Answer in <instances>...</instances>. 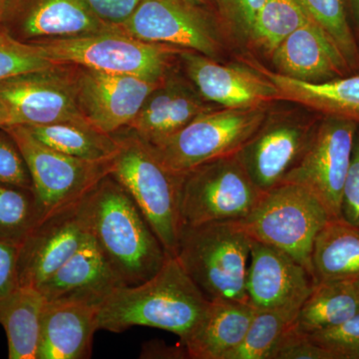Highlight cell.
<instances>
[{"mask_svg":"<svg viewBox=\"0 0 359 359\" xmlns=\"http://www.w3.org/2000/svg\"><path fill=\"white\" fill-rule=\"evenodd\" d=\"M209 299L176 257L146 282L118 287L104 299L98 330L125 332L133 327L159 328L185 342L204 316Z\"/></svg>","mask_w":359,"mask_h":359,"instance_id":"1","label":"cell"},{"mask_svg":"<svg viewBox=\"0 0 359 359\" xmlns=\"http://www.w3.org/2000/svg\"><path fill=\"white\" fill-rule=\"evenodd\" d=\"M82 203L92 238L125 285H139L160 271L170 256L112 176L104 177Z\"/></svg>","mask_w":359,"mask_h":359,"instance_id":"2","label":"cell"},{"mask_svg":"<svg viewBox=\"0 0 359 359\" xmlns=\"http://www.w3.org/2000/svg\"><path fill=\"white\" fill-rule=\"evenodd\" d=\"M118 140L119 150L111 162L109 175L131 196L168 256L176 257L183 231L184 174L168 168L152 146L134 132Z\"/></svg>","mask_w":359,"mask_h":359,"instance_id":"3","label":"cell"},{"mask_svg":"<svg viewBox=\"0 0 359 359\" xmlns=\"http://www.w3.org/2000/svg\"><path fill=\"white\" fill-rule=\"evenodd\" d=\"M252 238L240 221L184 226L176 257L209 301L249 302Z\"/></svg>","mask_w":359,"mask_h":359,"instance_id":"4","label":"cell"},{"mask_svg":"<svg viewBox=\"0 0 359 359\" xmlns=\"http://www.w3.org/2000/svg\"><path fill=\"white\" fill-rule=\"evenodd\" d=\"M330 219L313 194L282 183L264 192L254 210L238 221L252 240L283 250L314 276V241Z\"/></svg>","mask_w":359,"mask_h":359,"instance_id":"5","label":"cell"},{"mask_svg":"<svg viewBox=\"0 0 359 359\" xmlns=\"http://www.w3.org/2000/svg\"><path fill=\"white\" fill-rule=\"evenodd\" d=\"M56 65L163 80L172 57L180 48L143 41L117 27L82 36L36 43Z\"/></svg>","mask_w":359,"mask_h":359,"instance_id":"6","label":"cell"},{"mask_svg":"<svg viewBox=\"0 0 359 359\" xmlns=\"http://www.w3.org/2000/svg\"><path fill=\"white\" fill-rule=\"evenodd\" d=\"M266 119L264 107L211 108L169 138L150 145L172 171L186 174L205 163L237 154Z\"/></svg>","mask_w":359,"mask_h":359,"instance_id":"7","label":"cell"},{"mask_svg":"<svg viewBox=\"0 0 359 359\" xmlns=\"http://www.w3.org/2000/svg\"><path fill=\"white\" fill-rule=\"evenodd\" d=\"M264 194L250 179L237 155L205 163L184 174L181 190L183 228L244 219Z\"/></svg>","mask_w":359,"mask_h":359,"instance_id":"8","label":"cell"},{"mask_svg":"<svg viewBox=\"0 0 359 359\" xmlns=\"http://www.w3.org/2000/svg\"><path fill=\"white\" fill-rule=\"evenodd\" d=\"M25 158L42 219L83 199L111 171V162L77 159L49 147L23 125L4 127Z\"/></svg>","mask_w":359,"mask_h":359,"instance_id":"9","label":"cell"},{"mask_svg":"<svg viewBox=\"0 0 359 359\" xmlns=\"http://www.w3.org/2000/svg\"><path fill=\"white\" fill-rule=\"evenodd\" d=\"M358 127L351 120L323 116L314 125L301 159L283 181L313 194L332 219L340 218L342 190Z\"/></svg>","mask_w":359,"mask_h":359,"instance_id":"10","label":"cell"},{"mask_svg":"<svg viewBox=\"0 0 359 359\" xmlns=\"http://www.w3.org/2000/svg\"><path fill=\"white\" fill-rule=\"evenodd\" d=\"M0 97L8 106L13 125L91 124L78 101L74 73L61 65L4 80Z\"/></svg>","mask_w":359,"mask_h":359,"instance_id":"11","label":"cell"},{"mask_svg":"<svg viewBox=\"0 0 359 359\" xmlns=\"http://www.w3.org/2000/svg\"><path fill=\"white\" fill-rule=\"evenodd\" d=\"M197 6L189 0H140L128 20L117 28L143 41L214 58L219 49L218 36Z\"/></svg>","mask_w":359,"mask_h":359,"instance_id":"12","label":"cell"},{"mask_svg":"<svg viewBox=\"0 0 359 359\" xmlns=\"http://www.w3.org/2000/svg\"><path fill=\"white\" fill-rule=\"evenodd\" d=\"M82 199L40 221L20 245V287H40L88 240Z\"/></svg>","mask_w":359,"mask_h":359,"instance_id":"13","label":"cell"},{"mask_svg":"<svg viewBox=\"0 0 359 359\" xmlns=\"http://www.w3.org/2000/svg\"><path fill=\"white\" fill-rule=\"evenodd\" d=\"M110 26L86 0H6L1 30L23 43L105 32Z\"/></svg>","mask_w":359,"mask_h":359,"instance_id":"14","label":"cell"},{"mask_svg":"<svg viewBox=\"0 0 359 359\" xmlns=\"http://www.w3.org/2000/svg\"><path fill=\"white\" fill-rule=\"evenodd\" d=\"M79 68L74 80L82 112L95 128L111 135L128 127L148 97L163 83V80Z\"/></svg>","mask_w":359,"mask_h":359,"instance_id":"15","label":"cell"},{"mask_svg":"<svg viewBox=\"0 0 359 359\" xmlns=\"http://www.w3.org/2000/svg\"><path fill=\"white\" fill-rule=\"evenodd\" d=\"M316 123L266 119L237 153L250 179L263 192L283 183L306 151Z\"/></svg>","mask_w":359,"mask_h":359,"instance_id":"16","label":"cell"},{"mask_svg":"<svg viewBox=\"0 0 359 359\" xmlns=\"http://www.w3.org/2000/svg\"><path fill=\"white\" fill-rule=\"evenodd\" d=\"M316 283L294 257L252 240L245 290L255 309H299Z\"/></svg>","mask_w":359,"mask_h":359,"instance_id":"17","label":"cell"},{"mask_svg":"<svg viewBox=\"0 0 359 359\" xmlns=\"http://www.w3.org/2000/svg\"><path fill=\"white\" fill-rule=\"evenodd\" d=\"M182 57L189 77L201 96L210 102L224 108L247 109L280 100L276 85L257 70L219 65L209 56L187 50Z\"/></svg>","mask_w":359,"mask_h":359,"instance_id":"18","label":"cell"},{"mask_svg":"<svg viewBox=\"0 0 359 359\" xmlns=\"http://www.w3.org/2000/svg\"><path fill=\"white\" fill-rule=\"evenodd\" d=\"M276 72L309 83L353 74L346 59L323 29L309 20L271 52Z\"/></svg>","mask_w":359,"mask_h":359,"instance_id":"19","label":"cell"},{"mask_svg":"<svg viewBox=\"0 0 359 359\" xmlns=\"http://www.w3.org/2000/svg\"><path fill=\"white\" fill-rule=\"evenodd\" d=\"M100 306L81 299L45 302L37 359L89 358Z\"/></svg>","mask_w":359,"mask_h":359,"instance_id":"20","label":"cell"},{"mask_svg":"<svg viewBox=\"0 0 359 359\" xmlns=\"http://www.w3.org/2000/svg\"><path fill=\"white\" fill-rule=\"evenodd\" d=\"M124 282L90 236L79 250L39 287L46 301L81 299L102 304Z\"/></svg>","mask_w":359,"mask_h":359,"instance_id":"21","label":"cell"},{"mask_svg":"<svg viewBox=\"0 0 359 359\" xmlns=\"http://www.w3.org/2000/svg\"><path fill=\"white\" fill-rule=\"evenodd\" d=\"M256 309L249 302L212 299L184 342L189 358L224 359L244 340Z\"/></svg>","mask_w":359,"mask_h":359,"instance_id":"22","label":"cell"},{"mask_svg":"<svg viewBox=\"0 0 359 359\" xmlns=\"http://www.w3.org/2000/svg\"><path fill=\"white\" fill-rule=\"evenodd\" d=\"M255 66V70L276 85L280 100L301 104L325 116L351 120L359 126V73L320 83H309L259 65Z\"/></svg>","mask_w":359,"mask_h":359,"instance_id":"23","label":"cell"},{"mask_svg":"<svg viewBox=\"0 0 359 359\" xmlns=\"http://www.w3.org/2000/svg\"><path fill=\"white\" fill-rule=\"evenodd\" d=\"M313 268L316 282L359 278V226L330 219L314 241Z\"/></svg>","mask_w":359,"mask_h":359,"instance_id":"24","label":"cell"},{"mask_svg":"<svg viewBox=\"0 0 359 359\" xmlns=\"http://www.w3.org/2000/svg\"><path fill=\"white\" fill-rule=\"evenodd\" d=\"M45 302L39 290L20 287L0 304L9 359H37Z\"/></svg>","mask_w":359,"mask_h":359,"instance_id":"25","label":"cell"},{"mask_svg":"<svg viewBox=\"0 0 359 359\" xmlns=\"http://www.w3.org/2000/svg\"><path fill=\"white\" fill-rule=\"evenodd\" d=\"M359 313L353 280H320L302 304L294 327L306 334L337 327Z\"/></svg>","mask_w":359,"mask_h":359,"instance_id":"26","label":"cell"},{"mask_svg":"<svg viewBox=\"0 0 359 359\" xmlns=\"http://www.w3.org/2000/svg\"><path fill=\"white\" fill-rule=\"evenodd\" d=\"M25 127L49 147L88 162H110L119 150L118 138L91 124L56 123Z\"/></svg>","mask_w":359,"mask_h":359,"instance_id":"27","label":"cell"},{"mask_svg":"<svg viewBox=\"0 0 359 359\" xmlns=\"http://www.w3.org/2000/svg\"><path fill=\"white\" fill-rule=\"evenodd\" d=\"M299 309H256L242 344L224 359H271Z\"/></svg>","mask_w":359,"mask_h":359,"instance_id":"28","label":"cell"},{"mask_svg":"<svg viewBox=\"0 0 359 359\" xmlns=\"http://www.w3.org/2000/svg\"><path fill=\"white\" fill-rule=\"evenodd\" d=\"M304 13L332 39L351 73L359 71L358 43L349 23L346 0H297Z\"/></svg>","mask_w":359,"mask_h":359,"instance_id":"29","label":"cell"},{"mask_svg":"<svg viewBox=\"0 0 359 359\" xmlns=\"http://www.w3.org/2000/svg\"><path fill=\"white\" fill-rule=\"evenodd\" d=\"M309 20L297 0H264L250 32L271 54L285 37Z\"/></svg>","mask_w":359,"mask_h":359,"instance_id":"30","label":"cell"},{"mask_svg":"<svg viewBox=\"0 0 359 359\" xmlns=\"http://www.w3.org/2000/svg\"><path fill=\"white\" fill-rule=\"evenodd\" d=\"M40 221L34 191L0 184V238L22 244Z\"/></svg>","mask_w":359,"mask_h":359,"instance_id":"31","label":"cell"},{"mask_svg":"<svg viewBox=\"0 0 359 359\" xmlns=\"http://www.w3.org/2000/svg\"><path fill=\"white\" fill-rule=\"evenodd\" d=\"M37 44L23 43L0 30V82L8 78L53 68Z\"/></svg>","mask_w":359,"mask_h":359,"instance_id":"32","label":"cell"},{"mask_svg":"<svg viewBox=\"0 0 359 359\" xmlns=\"http://www.w3.org/2000/svg\"><path fill=\"white\" fill-rule=\"evenodd\" d=\"M309 335L332 359H359V313L339 327Z\"/></svg>","mask_w":359,"mask_h":359,"instance_id":"33","label":"cell"},{"mask_svg":"<svg viewBox=\"0 0 359 359\" xmlns=\"http://www.w3.org/2000/svg\"><path fill=\"white\" fill-rule=\"evenodd\" d=\"M0 184L34 191L25 158L4 128H0Z\"/></svg>","mask_w":359,"mask_h":359,"instance_id":"34","label":"cell"},{"mask_svg":"<svg viewBox=\"0 0 359 359\" xmlns=\"http://www.w3.org/2000/svg\"><path fill=\"white\" fill-rule=\"evenodd\" d=\"M271 359H332V356L292 323L278 341Z\"/></svg>","mask_w":359,"mask_h":359,"instance_id":"35","label":"cell"},{"mask_svg":"<svg viewBox=\"0 0 359 359\" xmlns=\"http://www.w3.org/2000/svg\"><path fill=\"white\" fill-rule=\"evenodd\" d=\"M20 245L0 238V304L20 287Z\"/></svg>","mask_w":359,"mask_h":359,"instance_id":"36","label":"cell"},{"mask_svg":"<svg viewBox=\"0 0 359 359\" xmlns=\"http://www.w3.org/2000/svg\"><path fill=\"white\" fill-rule=\"evenodd\" d=\"M340 218L359 226V127L354 140L353 157L342 190Z\"/></svg>","mask_w":359,"mask_h":359,"instance_id":"37","label":"cell"},{"mask_svg":"<svg viewBox=\"0 0 359 359\" xmlns=\"http://www.w3.org/2000/svg\"><path fill=\"white\" fill-rule=\"evenodd\" d=\"M94 13L110 26L122 25L138 6L140 0H86Z\"/></svg>","mask_w":359,"mask_h":359,"instance_id":"38","label":"cell"},{"mask_svg":"<svg viewBox=\"0 0 359 359\" xmlns=\"http://www.w3.org/2000/svg\"><path fill=\"white\" fill-rule=\"evenodd\" d=\"M243 20L250 30L257 13L263 6L264 0H233Z\"/></svg>","mask_w":359,"mask_h":359,"instance_id":"39","label":"cell"},{"mask_svg":"<svg viewBox=\"0 0 359 359\" xmlns=\"http://www.w3.org/2000/svg\"><path fill=\"white\" fill-rule=\"evenodd\" d=\"M13 125V117L8 106L0 97V128Z\"/></svg>","mask_w":359,"mask_h":359,"instance_id":"40","label":"cell"},{"mask_svg":"<svg viewBox=\"0 0 359 359\" xmlns=\"http://www.w3.org/2000/svg\"><path fill=\"white\" fill-rule=\"evenodd\" d=\"M346 1L349 7H351L354 20H355L356 22L359 25V0H346Z\"/></svg>","mask_w":359,"mask_h":359,"instance_id":"41","label":"cell"},{"mask_svg":"<svg viewBox=\"0 0 359 359\" xmlns=\"http://www.w3.org/2000/svg\"><path fill=\"white\" fill-rule=\"evenodd\" d=\"M4 1H6V0H0V30H1L2 15H4Z\"/></svg>","mask_w":359,"mask_h":359,"instance_id":"42","label":"cell"},{"mask_svg":"<svg viewBox=\"0 0 359 359\" xmlns=\"http://www.w3.org/2000/svg\"><path fill=\"white\" fill-rule=\"evenodd\" d=\"M353 285L354 287H355L356 295H358V299L359 302V278H358V280H353Z\"/></svg>","mask_w":359,"mask_h":359,"instance_id":"43","label":"cell"},{"mask_svg":"<svg viewBox=\"0 0 359 359\" xmlns=\"http://www.w3.org/2000/svg\"><path fill=\"white\" fill-rule=\"evenodd\" d=\"M189 1L193 2V4H197V6H199L201 4H205V2H207L208 0H189Z\"/></svg>","mask_w":359,"mask_h":359,"instance_id":"44","label":"cell"}]
</instances>
